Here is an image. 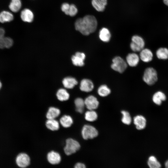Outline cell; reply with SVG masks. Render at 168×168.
Here are the masks:
<instances>
[{
  "mask_svg": "<svg viewBox=\"0 0 168 168\" xmlns=\"http://www.w3.org/2000/svg\"><path fill=\"white\" fill-rule=\"evenodd\" d=\"M97 26L96 18L91 15H87L82 18H79L75 23L76 30L85 35H88L95 31Z\"/></svg>",
  "mask_w": 168,
  "mask_h": 168,
  "instance_id": "6da1fadb",
  "label": "cell"
},
{
  "mask_svg": "<svg viewBox=\"0 0 168 168\" xmlns=\"http://www.w3.org/2000/svg\"><path fill=\"white\" fill-rule=\"evenodd\" d=\"M80 144L77 141L69 138L65 141L63 150L66 155L69 156L76 153L80 149Z\"/></svg>",
  "mask_w": 168,
  "mask_h": 168,
  "instance_id": "7a4b0ae2",
  "label": "cell"
},
{
  "mask_svg": "<svg viewBox=\"0 0 168 168\" xmlns=\"http://www.w3.org/2000/svg\"><path fill=\"white\" fill-rule=\"evenodd\" d=\"M158 79L157 74L156 70L152 67L147 68L145 70L143 76V81L147 85L154 84Z\"/></svg>",
  "mask_w": 168,
  "mask_h": 168,
  "instance_id": "3957f363",
  "label": "cell"
},
{
  "mask_svg": "<svg viewBox=\"0 0 168 168\" xmlns=\"http://www.w3.org/2000/svg\"><path fill=\"white\" fill-rule=\"evenodd\" d=\"M81 134L83 139L88 140L97 137L98 132L94 127L90 125L85 124L82 128Z\"/></svg>",
  "mask_w": 168,
  "mask_h": 168,
  "instance_id": "277c9868",
  "label": "cell"
},
{
  "mask_svg": "<svg viewBox=\"0 0 168 168\" xmlns=\"http://www.w3.org/2000/svg\"><path fill=\"white\" fill-rule=\"evenodd\" d=\"M127 67L126 62L120 57H115L112 59L111 67L115 71L122 73L126 69Z\"/></svg>",
  "mask_w": 168,
  "mask_h": 168,
  "instance_id": "5b68a950",
  "label": "cell"
},
{
  "mask_svg": "<svg viewBox=\"0 0 168 168\" xmlns=\"http://www.w3.org/2000/svg\"><path fill=\"white\" fill-rule=\"evenodd\" d=\"M145 42L143 38L138 35H134L132 38L130 47L134 52H139L144 48Z\"/></svg>",
  "mask_w": 168,
  "mask_h": 168,
  "instance_id": "8992f818",
  "label": "cell"
},
{
  "mask_svg": "<svg viewBox=\"0 0 168 168\" xmlns=\"http://www.w3.org/2000/svg\"><path fill=\"white\" fill-rule=\"evenodd\" d=\"M86 107L88 110H94L96 109L99 105V102L95 96L90 95L87 97L84 100Z\"/></svg>",
  "mask_w": 168,
  "mask_h": 168,
  "instance_id": "52a82bcc",
  "label": "cell"
},
{
  "mask_svg": "<svg viewBox=\"0 0 168 168\" xmlns=\"http://www.w3.org/2000/svg\"><path fill=\"white\" fill-rule=\"evenodd\" d=\"M17 165L20 167L25 168L28 166L30 163V158L29 156L25 153L19 154L16 159Z\"/></svg>",
  "mask_w": 168,
  "mask_h": 168,
  "instance_id": "ba28073f",
  "label": "cell"
},
{
  "mask_svg": "<svg viewBox=\"0 0 168 168\" xmlns=\"http://www.w3.org/2000/svg\"><path fill=\"white\" fill-rule=\"evenodd\" d=\"M47 159L49 163L55 165L60 163L61 157L58 153L54 151H51L48 153Z\"/></svg>",
  "mask_w": 168,
  "mask_h": 168,
  "instance_id": "9c48e42d",
  "label": "cell"
},
{
  "mask_svg": "<svg viewBox=\"0 0 168 168\" xmlns=\"http://www.w3.org/2000/svg\"><path fill=\"white\" fill-rule=\"evenodd\" d=\"M86 55L84 53L77 52L75 54L73 55L71 58L73 64L75 66H82L84 64V60L85 58Z\"/></svg>",
  "mask_w": 168,
  "mask_h": 168,
  "instance_id": "30bf717a",
  "label": "cell"
},
{
  "mask_svg": "<svg viewBox=\"0 0 168 168\" xmlns=\"http://www.w3.org/2000/svg\"><path fill=\"white\" fill-rule=\"evenodd\" d=\"M133 122L136 128L138 130L144 129L146 125V119L144 116L142 115H137L134 117Z\"/></svg>",
  "mask_w": 168,
  "mask_h": 168,
  "instance_id": "8fae6325",
  "label": "cell"
},
{
  "mask_svg": "<svg viewBox=\"0 0 168 168\" xmlns=\"http://www.w3.org/2000/svg\"><path fill=\"white\" fill-rule=\"evenodd\" d=\"M94 85L91 80L87 79L82 80L80 83V89L82 91L90 92L93 89Z\"/></svg>",
  "mask_w": 168,
  "mask_h": 168,
  "instance_id": "7c38bea8",
  "label": "cell"
},
{
  "mask_svg": "<svg viewBox=\"0 0 168 168\" xmlns=\"http://www.w3.org/2000/svg\"><path fill=\"white\" fill-rule=\"evenodd\" d=\"M140 52V58L142 61L147 63L152 60L153 54L150 50L143 48Z\"/></svg>",
  "mask_w": 168,
  "mask_h": 168,
  "instance_id": "4fadbf2b",
  "label": "cell"
},
{
  "mask_svg": "<svg viewBox=\"0 0 168 168\" xmlns=\"http://www.w3.org/2000/svg\"><path fill=\"white\" fill-rule=\"evenodd\" d=\"M139 57L138 54L135 53L129 54L126 58V62L127 64L132 67L136 66L138 63Z\"/></svg>",
  "mask_w": 168,
  "mask_h": 168,
  "instance_id": "5bb4252c",
  "label": "cell"
},
{
  "mask_svg": "<svg viewBox=\"0 0 168 168\" xmlns=\"http://www.w3.org/2000/svg\"><path fill=\"white\" fill-rule=\"evenodd\" d=\"M21 17L24 21L31 22L33 20L34 15L30 10L26 8L21 11Z\"/></svg>",
  "mask_w": 168,
  "mask_h": 168,
  "instance_id": "9a60e30c",
  "label": "cell"
},
{
  "mask_svg": "<svg viewBox=\"0 0 168 168\" xmlns=\"http://www.w3.org/2000/svg\"><path fill=\"white\" fill-rule=\"evenodd\" d=\"M166 96L164 93L161 91H158L153 95L152 100L155 104L159 105L163 101L166 100Z\"/></svg>",
  "mask_w": 168,
  "mask_h": 168,
  "instance_id": "2e32d148",
  "label": "cell"
},
{
  "mask_svg": "<svg viewBox=\"0 0 168 168\" xmlns=\"http://www.w3.org/2000/svg\"><path fill=\"white\" fill-rule=\"evenodd\" d=\"M91 4L94 8L98 12L103 11L107 4V0H92Z\"/></svg>",
  "mask_w": 168,
  "mask_h": 168,
  "instance_id": "e0dca14e",
  "label": "cell"
},
{
  "mask_svg": "<svg viewBox=\"0 0 168 168\" xmlns=\"http://www.w3.org/2000/svg\"><path fill=\"white\" fill-rule=\"evenodd\" d=\"M60 110L55 107H50L46 114V117L47 119H55L60 114Z\"/></svg>",
  "mask_w": 168,
  "mask_h": 168,
  "instance_id": "ac0fdd59",
  "label": "cell"
},
{
  "mask_svg": "<svg viewBox=\"0 0 168 168\" xmlns=\"http://www.w3.org/2000/svg\"><path fill=\"white\" fill-rule=\"evenodd\" d=\"M62 83L66 88L72 89L77 84L78 82L75 78L69 77L64 78L62 81Z\"/></svg>",
  "mask_w": 168,
  "mask_h": 168,
  "instance_id": "d6986e66",
  "label": "cell"
},
{
  "mask_svg": "<svg viewBox=\"0 0 168 168\" xmlns=\"http://www.w3.org/2000/svg\"><path fill=\"white\" fill-rule=\"evenodd\" d=\"M45 124L48 129L52 131H57L59 128V123L55 119H47Z\"/></svg>",
  "mask_w": 168,
  "mask_h": 168,
  "instance_id": "ffe728a7",
  "label": "cell"
},
{
  "mask_svg": "<svg viewBox=\"0 0 168 168\" xmlns=\"http://www.w3.org/2000/svg\"><path fill=\"white\" fill-rule=\"evenodd\" d=\"M99 37L103 42H109L111 38V34L109 30L105 27L102 28L99 31Z\"/></svg>",
  "mask_w": 168,
  "mask_h": 168,
  "instance_id": "44dd1931",
  "label": "cell"
},
{
  "mask_svg": "<svg viewBox=\"0 0 168 168\" xmlns=\"http://www.w3.org/2000/svg\"><path fill=\"white\" fill-rule=\"evenodd\" d=\"M59 122L63 127L68 128L72 126L73 123V120L70 116L64 115L60 118Z\"/></svg>",
  "mask_w": 168,
  "mask_h": 168,
  "instance_id": "7402d4cb",
  "label": "cell"
},
{
  "mask_svg": "<svg viewBox=\"0 0 168 168\" xmlns=\"http://www.w3.org/2000/svg\"><path fill=\"white\" fill-rule=\"evenodd\" d=\"M76 111L80 113H83L85 106L84 100L81 98H77L74 100Z\"/></svg>",
  "mask_w": 168,
  "mask_h": 168,
  "instance_id": "603a6c76",
  "label": "cell"
},
{
  "mask_svg": "<svg viewBox=\"0 0 168 168\" xmlns=\"http://www.w3.org/2000/svg\"><path fill=\"white\" fill-rule=\"evenodd\" d=\"M56 96L58 100L63 101L68 100L70 95L65 89L61 88L56 93Z\"/></svg>",
  "mask_w": 168,
  "mask_h": 168,
  "instance_id": "cb8c5ba5",
  "label": "cell"
},
{
  "mask_svg": "<svg viewBox=\"0 0 168 168\" xmlns=\"http://www.w3.org/2000/svg\"><path fill=\"white\" fill-rule=\"evenodd\" d=\"M97 114L94 110H89L85 113V119L88 121H94L97 119Z\"/></svg>",
  "mask_w": 168,
  "mask_h": 168,
  "instance_id": "d4e9b609",
  "label": "cell"
},
{
  "mask_svg": "<svg viewBox=\"0 0 168 168\" xmlns=\"http://www.w3.org/2000/svg\"><path fill=\"white\" fill-rule=\"evenodd\" d=\"M13 19V15L9 12L3 11L0 13V22L1 23L10 21Z\"/></svg>",
  "mask_w": 168,
  "mask_h": 168,
  "instance_id": "484cf974",
  "label": "cell"
},
{
  "mask_svg": "<svg viewBox=\"0 0 168 168\" xmlns=\"http://www.w3.org/2000/svg\"><path fill=\"white\" fill-rule=\"evenodd\" d=\"M147 165L150 168H159L161 165L155 156H151L149 157L147 162Z\"/></svg>",
  "mask_w": 168,
  "mask_h": 168,
  "instance_id": "4316f807",
  "label": "cell"
},
{
  "mask_svg": "<svg viewBox=\"0 0 168 168\" xmlns=\"http://www.w3.org/2000/svg\"><path fill=\"white\" fill-rule=\"evenodd\" d=\"M156 54L158 58L166 59L168 58V49L163 47L159 48L156 51Z\"/></svg>",
  "mask_w": 168,
  "mask_h": 168,
  "instance_id": "83f0119b",
  "label": "cell"
},
{
  "mask_svg": "<svg viewBox=\"0 0 168 168\" xmlns=\"http://www.w3.org/2000/svg\"><path fill=\"white\" fill-rule=\"evenodd\" d=\"M97 92L101 97H105L109 95L111 92L110 89L105 85H102L99 87Z\"/></svg>",
  "mask_w": 168,
  "mask_h": 168,
  "instance_id": "f1b7e54d",
  "label": "cell"
},
{
  "mask_svg": "<svg viewBox=\"0 0 168 168\" xmlns=\"http://www.w3.org/2000/svg\"><path fill=\"white\" fill-rule=\"evenodd\" d=\"M21 3L20 0H12L9 5L10 9L12 12H16L20 9Z\"/></svg>",
  "mask_w": 168,
  "mask_h": 168,
  "instance_id": "f546056e",
  "label": "cell"
},
{
  "mask_svg": "<svg viewBox=\"0 0 168 168\" xmlns=\"http://www.w3.org/2000/svg\"><path fill=\"white\" fill-rule=\"evenodd\" d=\"M122 115V122L126 125H129L132 122V118L129 113L127 111L122 110L121 111Z\"/></svg>",
  "mask_w": 168,
  "mask_h": 168,
  "instance_id": "4dcf8cb0",
  "label": "cell"
},
{
  "mask_svg": "<svg viewBox=\"0 0 168 168\" xmlns=\"http://www.w3.org/2000/svg\"><path fill=\"white\" fill-rule=\"evenodd\" d=\"M78 12L77 9L75 5L73 4L70 5L68 15L71 16L76 15Z\"/></svg>",
  "mask_w": 168,
  "mask_h": 168,
  "instance_id": "1f68e13d",
  "label": "cell"
},
{
  "mask_svg": "<svg viewBox=\"0 0 168 168\" xmlns=\"http://www.w3.org/2000/svg\"><path fill=\"white\" fill-rule=\"evenodd\" d=\"M13 44V41L10 38L5 37L4 41V48H8L11 47Z\"/></svg>",
  "mask_w": 168,
  "mask_h": 168,
  "instance_id": "d6a6232c",
  "label": "cell"
},
{
  "mask_svg": "<svg viewBox=\"0 0 168 168\" xmlns=\"http://www.w3.org/2000/svg\"><path fill=\"white\" fill-rule=\"evenodd\" d=\"M5 30L3 29L0 27V48H4V41L5 38Z\"/></svg>",
  "mask_w": 168,
  "mask_h": 168,
  "instance_id": "836d02e7",
  "label": "cell"
},
{
  "mask_svg": "<svg viewBox=\"0 0 168 168\" xmlns=\"http://www.w3.org/2000/svg\"><path fill=\"white\" fill-rule=\"evenodd\" d=\"M70 5L67 3H63L61 7V9L66 15H68Z\"/></svg>",
  "mask_w": 168,
  "mask_h": 168,
  "instance_id": "e575fe53",
  "label": "cell"
},
{
  "mask_svg": "<svg viewBox=\"0 0 168 168\" xmlns=\"http://www.w3.org/2000/svg\"><path fill=\"white\" fill-rule=\"evenodd\" d=\"M75 168H85L86 166L82 162H77L74 165Z\"/></svg>",
  "mask_w": 168,
  "mask_h": 168,
  "instance_id": "d590c367",
  "label": "cell"
},
{
  "mask_svg": "<svg viewBox=\"0 0 168 168\" xmlns=\"http://www.w3.org/2000/svg\"><path fill=\"white\" fill-rule=\"evenodd\" d=\"M165 166L166 168H168V160H167L165 162Z\"/></svg>",
  "mask_w": 168,
  "mask_h": 168,
  "instance_id": "8d00e7d4",
  "label": "cell"
},
{
  "mask_svg": "<svg viewBox=\"0 0 168 168\" xmlns=\"http://www.w3.org/2000/svg\"><path fill=\"white\" fill-rule=\"evenodd\" d=\"M163 1L164 4L168 6V0H163Z\"/></svg>",
  "mask_w": 168,
  "mask_h": 168,
  "instance_id": "74e56055",
  "label": "cell"
},
{
  "mask_svg": "<svg viewBox=\"0 0 168 168\" xmlns=\"http://www.w3.org/2000/svg\"><path fill=\"white\" fill-rule=\"evenodd\" d=\"M2 86V83L0 81V89L1 88Z\"/></svg>",
  "mask_w": 168,
  "mask_h": 168,
  "instance_id": "f35d334b",
  "label": "cell"
}]
</instances>
